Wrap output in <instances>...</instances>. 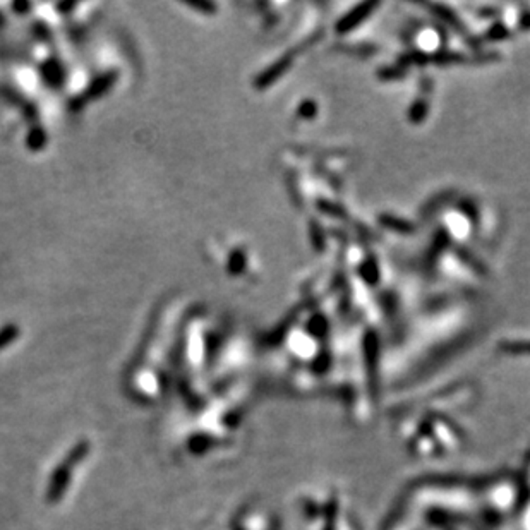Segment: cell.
<instances>
[{
	"instance_id": "obj_1",
	"label": "cell",
	"mask_w": 530,
	"mask_h": 530,
	"mask_svg": "<svg viewBox=\"0 0 530 530\" xmlns=\"http://www.w3.org/2000/svg\"><path fill=\"white\" fill-rule=\"evenodd\" d=\"M117 78H119V74H117L115 71H110V72H106V74H102L100 78H96L95 81H93L91 84H89L88 88H86L84 91L81 93V95L74 96V98L69 102V106H71V110L78 112V110L82 108L86 103L93 102V100H98L100 96L105 95V93L108 91V89L112 88L113 84H115Z\"/></svg>"
},
{
	"instance_id": "obj_2",
	"label": "cell",
	"mask_w": 530,
	"mask_h": 530,
	"mask_svg": "<svg viewBox=\"0 0 530 530\" xmlns=\"http://www.w3.org/2000/svg\"><path fill=\"white\" fill-rule=\"evenodd\" d=\"M376 7H378V2L359 3V5L354 7V9L350 10V12L347 14L345 17H342V19L336 23V31H338V33H347V31L354 30L357 24H360L364 19H366V17H369V14L373 12Z\"/></svg>"
},
{
	"instance_id": "obj_3",
	"label": "cell",
	"mask_w": 530,
	"mask_h": 530,
	"mask_svg": "<svg viewBox=\"0 0 530 530\" xmlns=\"http://www.w3.org/2000/svg\"><path fill=\"white\" fill-rule=\"evenodd\" d=\"M290 62H292V58L288 57V55L287 57H281L280 60L275 62L271 67H268L266 71H263L256 79H254V88L264 89V88H268V86L273 84V82L277 81L280 76H284L285 72L288 71V67H290Z\"/></svg>"
},
{
	"instance_id": "obj_4",
	"label": "cell",
	"mask_w": 530,
	"mask_h": 530,
	"mask_svg": "<svg viewBox=\"0 0 530 530\" xmlns=\"http://www.w3.org/2000/svg\"><path fill=\"white\" fill-rule=\"evenodd\" d=\"M41 76H43V79L47 81L48 86L57 88V86H60L62 81H64L65 72H64V67H62L57 60L50 58V60L45 62L43 67H41Z\"/></svg>"
},
{
	"instance_id": "obj_5",
	"label": "cell",
	"mask_w": 530,
	"mask_h": 530,
	"mask_svg": "<svg viewBox=\"0 0 530 530\" xmlns=\"http://www.w3.org/2000/svg\"><path fill=\"white\" fill-rule=\"evenodd\" d=\"M47 141H48V137H47V132H45L43 127L36 126V127H33L30 132H27L26 146L33 151H40L41 148L47 144Z\"/></svg>"
},
{
	"instance_id": "obj_6",
	"label": "cell",
	"mask_w": 530,
	"mask_h": 530,
	"mask_svg": "<svg viewBox=\"0 0 530 530\" xmlns=\"http://www.w3.org/2000/svg\"><path fill=\"white\" fill-rule=\"evenodd\" d=\"M19 336V328L16 325H7L0 330V349L10 345Z\"/></svg>"
},
{
	"instance_id": "obj_7",
	"label": "cell",
	"mask_w": 530,
	"mask_h": 530,
	"mask_svg": "<svg viewBox=\"0 0 530 530\" xmlns=\"http://www.w3.org/2000/svg\"><path fill=\"white\" fill-rule=\"evenodd\" d=\"M381 222H383V225H387L388 229H393V230H398V232H412L414 230V227L411 225V223L404 222V220L400 218H391V216H381Z\"/></svg>"
},
{
	"instance_id": "obj_8",
	"label": "cell",
	"mask_w": 530,
	"mask_h": 530,
	"mask_svg": "<svg viewBox=\"0 0 530 530\" xmlns=\"http://www.w3.org/2000/svg\"><path fill=\"white\" fill-rule=\"evenodd\" d=\"M244 266H246V256L237 251V253L232 254V261L229 263V270L232 271V273H240Z\"/></svg>"
},
{
	"instance_id": "obj_9",
	"label": "cell",
	"mask_w": 530,
	"mask_h": 530,
	"mask_svg": "<svg viewBox=\"0 0 530 530\" xmlns=\"http://www.w3.org/2000/svg\"><path fill=\"white\" fill-rule=\"evenodd\" d=\"M501 349L507 352H530V342H503Z\"/></svg>"
},
{
	"instance_id": "obj_10",
	"label": "cell",
	"mask_w": 530,
	"mask_h": 530,
	"mask_svg": "<svg viewBox=\"0 0 530 530\" xmlns=\"http://www.w3.org/2000/svg\"><path fill=\"white\" fill-rule=\"evenodd\" d=\"M187 5L203 14H213L216 10V5L211 2H187Z\"/></svg>"
},
{
	"instance_id": "obj_11",
	"label": "cell",
	"mask_w": 530,
	"mask_h": 530,
	"mask_svg": "<svg viewBox=\"0 0 530 530\" xmlns=\"http://www.w3.org/2000/svg\"><path fill=\"white\" fill-rule=\"evenodd\" d=\"M507 34H508V31L505 30L503 26H496V30L491 31L489 33V38H503V36H507Z\"/></svg>"
},
{
	"instance_id": "obj_12",
	"label": "cell",
	"mask_w": 530,
	"mask_h": 530,
	"mask_svg": "<svg viewBox=\"0 0 530 530\" xmlns=\"http://www.w3.org/2000/svg\"><path fill=\"white\" fill-rule=\"evenodd\" d=\"M522 26H524L525 30H530V14H525V16L522 17Z\"/></svg>"
}]
</instances>
